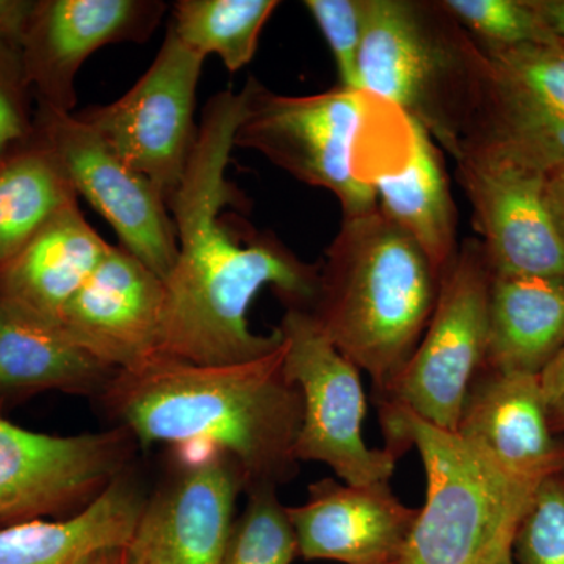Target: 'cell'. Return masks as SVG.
Masks as SVG:
<instances>
[{
	"label": "cell",
	"mask_w": 564,
	"mask_h": 564,
	"mask_svg": "<svg viewBox=\"0 0 564 564\" xmlns=\"http://www.w3.org/2000/svg\"><path fill=\"white\" fill-rule=\"evenodd\" d=\"M147 500L124 473L68 518L0 529V564H80L104 549L124 547L131 544Z\"/></svg>",
	"instance_id": "23"
},
{
	"label": "cell",
	"mask_w": 564,
	"mask_h": 564,
	"mask_svg": "<svg viewBox=\"0 0 564 564\" xmlns=\"http://www.w3.org/2000/svg\"><path fill=\"white\" fill-rule=\"evenodd\" d=\"M33 93L22 69L20 46L0 41V161L35 133Z\"/></svg>",
	"instance_id": "30"
},
{
	"label": "cell",
	"mask_w": 564,
	"mask_h": 564,
	"mask_svg": "<svg viewBox=\"0 0 564 564\" xmlns=\"http://www.w3.org/2000/svg\"><path fill=\"white\" fill-rule=\"evenodd\" d=\"M560 477H562V480L564 481V464H563L562 473H560Z\"/></svg>",
	"instance_id": "37"
},
{
	"label": "cell",
	"mask_w": 564,
	"mask_h": 564,
	"mask_svg": "<svg viewBox=\"0 0 564 564\" xmlns=\"http://www.w3.org/2000/svg\"><path fill=\"white\" fill-rule=\"evenodd\" d=\"M204 61L169 28L154 62L131 90L107 106L74 111L166 204L181 185L198 137L196 90Z\"/></svg>",
	"instance_id": "9"
},
{
	"label": "cell",
	"mask_w": 564,
	"mask_h": 564,
	"mask_svg": "<svg viewBox=\"0 0 564 564\" xmlns=\"http://www.w3.org/2000/svg\"><path fill=\"white\" fill-rule=\"evenodd\" d=\"M392 564H400V563H392Z\"/></svg>",
	"instance_id": "38"
},
{
	"label": "cell",
	"mask_w": 564,
	"mask_h": 564,
	"mask_svg": "<svg viewBox=\"0 0 564 564\" xmlns=\"http://www.w3.org/2000/svg\"><path fill=\"white\" fill-rule=\"evenodd\" d=\"M35 139L50 151L76 195L113 228L120 247L165 281L176 262L177 240L162 193L74 113L36 106Z\"/></svg>",
	"instance_id": "11"
},
{
	"label": "cell",
	"mask_w": 564,
	"mask_h": 564,
	"mask_svg": "<svg viewBox=\"0 0 564 564\" xmlns=\"http://www.w3.org/2000/svg\"><path fill=\"white\" fill-rule=\"evenodd\" d=\"M247 85L236 148L258 151L296 181L332 192L344 218L377 209L372 188L352 173L373 95L339 85L318 95H276L254 77Z\"/></svg>",
	"instance_id": "6"
},
{
	"label": "cell",
	"mask_w": 564,
	"mask_h": 564,
	"mask_svg": "<svg viewBox=\"0 0 564 564\" xmlns=\"http://www.w3.org/2000/svg\"><path fill=\"white\" fill-rule=\"evenodd\" d=\"M441 6L484 50L560 44L530 0H441Z\"/></svg>",
	"instance_id": "27"
},
{
	"label": "cell",
	"mask_w": 564,
	"mask_h": 564,
	"mask_svg": "<svg viewBox=\"0 0 564 564\" xmlns=\"http://www.w3.org/2000/svg\"><path fill=\"white\" fill-rule=\"evenodd\" d=\"M514 564H564V481L560 475L538 486L513 536Z\"/></svg>",
	"instance_id": "28"
},
{
	"label": "cell",
	"mask_w": 564,
	"mask_h": 564,
	"mask_svg": "<svg viewBox=\"0 0 564 564\" xmlns=\"http://www.w3.org/2000/svg\"><path fill=\"white\" fill-rule=\"evenodd\" d=\"M530 3L564 46V0H530Z\"/></svg>",
	"instance_id": "33"
},
{
	"label": "cell",
	"mask_w": 564,
	"mask_h": 564,
	"mask_svg": "<svg viewBox=\"0 0 564 564\" xmlns=\"http://www.w3.org/2000/svg\"><path fill=\"white\" fill-rule=\"evenodd\" d=\"M514 536V534H513ZM513 536L507 538L502 543L489 552L478 564H514L513 562Z\"/></svg>",
	"instance_id": "36"
},
{
	"label": "cell",
	"mask_w": 564,
	"mask_h": 564,
	"mask_svg": "<svg viewBox=\"0 0 564 564\" xmlns=\"http://www.w3.org/2000/svg\"><path fill=\"white\" fill-rule=\"evenodd\" d=\"M248 85L212 96L195 148L169 209L177 258L165 280L163 356L196 366L254 361L282 345L280 329L258 334L248 311L263 288L288 307L313 311L321 263L302 261L273 234L234 229L225 207L240 195L226 177Z\"/></svg>",
	"instance_id": "1"
},
{
	"label": "cell",
	"mask_w": 564,
	"mask_h": 564,
	"mask_svg": "<svg viewBox=\"0 0 564 564\" xmlns=\"http://www.w3.org/2000/svg\"><path fill=\"white\" fill-rule=\"evenodd\" d=\"M117 373L74 343L61 323L0 300V400L46 391L102 399Z\"/></svg>",
	"instance_id": "20"
},
{
	"label": "cell",
	"mask_w": 564,
	"mask_h": 564,
	"mask_svg": "<svg viewBox=\"0 0 564 564\" xmlns=\"http://www.w3.org/2000/svg\"><path fill=\"white\" fill-rule=\"evenodd\" d=\"M144 505L129 552L137 564H221L243 475L223 454L180 455Z\"/></svg>",
	"instance_id": "15"
},
{
	"label": "cell",
	"mask_w": 564,
	"mask_h": 564,
	"mask_svg": "<svg viewBox=\"0 0 564 564\" xmlns=\"http://www.w3.org/2000/svg\"><path fill=\"white\" fill-rule=\"evenodd\" d=\"M366 182L380 210L421 247L441 276L459 251L458 210L433 137L414 121L375 154Z\"/></svg>",
	"instance_id": "19"
},
{
	"label": "cell",
	"mask_w": 564,
	"mask_h": 564,
	"mask_svg": "<svg viewBox=\"0 0 564 564\" xmlns=\"http://www.w3.org/2000/svg\"><path fill=\"white\" fill-rule=\"evenodd\" d=\"M491 270L477 239L459 245L440 276L436 304L421 343L377 402L410 411L437 429L456 432L470 384L484 369Z\"/></svg>",
	"instance_id": "7"
},
{
	"label": "cell",
	"mask_w": 564,
	"mask_h": 564,
	"mask_svg": "<svg viewBox=\"0 0 564 564\" xmlns=\"http://www.w3.org/2000/svg\"><path fill=\"white\" fill-rule=\"evenodd\" d=\"M276 0H177L169 28L196 54H214L237 73L254 58Z\"/></svg>",
	"instance_id": "25"
},
{
	"label": "cell",
	"mask_w": 564,
	"mask_h": 564,
	"mask_svg": "<svg viewBox=\"0 0 564 564\" xmlns=\"http://www.w3.org/2000/svg\"><path fill=\"white\" fill-rule=\"evenodd\" d=\"M165 11L161 0H35L20 54L36 106L74 113L82 65L110 44L150 40Z\"/></svg>",
	"instance_id": "14"
},
{
	"label": "cell",
	"mask_w": 564,
	"mask_h": 564,
	"mask_svg": "<svg viewBox=\"0 0 564 564\" xmlns=\"http://www.w3.org/2000/svg\"><path fill=\"white\" fill-rule=\"evenodd\" d=\"M76 199L79 196L35 133L9 152L0 161V269Z\"/></svg>",
	"instance_id": "24"
},
{
	"label": "cell",
	"mask_w": 564,
	"mask_h": 564,
	"mask_svg": "<svg viewBox=\"0 0 564 564\" xmlns=\"http://www.w3.org/2000/svg\"><path fill=\"white\" fill-rule=\"evenodd\" d=\"M307 492L306 502L288 507L304 560L400 563L419 508L404 505L391 481L356 486L322 478Z\"/></svg>",
	"instance_id": "17"
},
{
	"label": "cell",
	"mask_w": 564,
	"mask_h": 564,
	"mask_svg": "<svg viewBox=\"0 0 564 564\" xmlns=\"http://www.w3.org/2000/svg\"><path fill=\"white\" fill-rule=\"evenodd\" d=\"M303 6L314 18L333 52L339 87H358V58L366 25L367 0H304Z\"/></svg>",
	"instance_id": "29"
},
{
	"label": "cell",
	"mask_w": 564,
	"mask_h": 564,
	"mask_svg": "<svg viewBox=\"0 0 564 564\" xmlns=\"http://www.w3.org/2000/svg\"><path fill=\"white\" fill-rule=\"evenodd\" d=\"M110 247L85 220L76 199L0 269V300L58 322Z\"/></svg>",
	"instance_id": "21"
},
{
	"label": "cell",
	"mask_w": 564,
	"mask_h": 564,
	"mask_svg": "<svg viewBox=\"0 0 564 564\" xmlns=\"http://www.w3.org/2000/svg\"><path fill=\"white\" fill-rule=\"evenodd\" d=\"M564 348V278L492 274L484 369L541 375Z\"/></svg>",
	"instance_id": "22"
},
{
	"label": "cell",
	"mask_w": 564,
	"mask_h": 564,
	"mask_svg": "<svg viewBox=\"0 0 564 564\" xmlns=\"http://www.w3.org/2000/svg\"><path fill=\"white\" fill-rule=\"evenodd\" d=\"M549 422L558 436H564V348L540 375Z\"/></svg>",
	"instance_id": "31"
},
{
	"label": "cell",
	"mask_w": 564,
	"mask_h": 564,
	"mask_svg": "<svg viewBox=\"0 0 564 564\" xmlns=\"http://www.w3.org/2000/svg\"><path fill=\"white\" fill-rule=\"evenodd\" d=\"M135 448L121 426L55 436L0 417V524L84 510L126 473Z\"/></svg>",
	"instance_id": "12"
},
{
	"label": "cell",
	"mask_w": 564,
	"mask_h": 564,
	"mask_svg": "<svg viewBox=\"0 0 564 564\" xmlns=\"http://www.w3.org/2000/svg\"><path fill=\"white\" fill-rule=\"evenodd\" d=\"M486 55L441 0H367L358 90L395 104L454 158Z\"/></svg>",
	"instance_id": "5"
},
{
	"label": "cell",
	"mask_w": 564,
	"mask_h": 564,
	"mask_svg": "<svg viewBox=\"0 0 564 564\" xmlns=\"http://www.w3.org/2000/svg\"><path fill=\"white\" fill-rule=\"evenodd\" d=\"M547 195L564 236V169L549 176Z\"/></svg>",
	"instance_id": "34"
},
{
	"label": "cell",
	"mask_w": 564,
	"mask_h": 564,
	"mask_svg": "<svg viewBox=\"0 0 564 564\" xmlns=\"http://www.w3.org/2000/svg\"><path fill=\"white\" fill-rule=\"evenodd\" d=\"M278 329L285 373L302 393L296 462L326 464L347 485L391 481L400 456L364 440L361 370L334 347L311 311L288 307Z\"/></svg>",
	"instance_id": "8"
},
{
	"label": "cell",
	"mask_w": 564,
	"mask_h": 564,
	"mask_svg": "<svg viewBox=\"0 0 564 564\" xmlns=\"http://www.w3.org/2000/svg\"><path fill=\"white\" fill-rule=\"evenodd\" d=\"M276 491V486L248 489L247 507L234 521L221 564H292L299 545Z\"/></svg>",
	"instance_id": "26"
},
{
	"label": "cell",
	"mask_w": 564,
	"mask_h": 564,
	"mask_svg": "<svg viewBox=\"0 0 564 564\" xmlns=\"http://www.w3.org/2000/svg\"><path fill=\"white\" fill-rule=\"evenodd\" d=\"M163 311L165 281L111 245L58 323L93 358L117 372H132L163 356Z\"/></svg>",
	"instance_id": "16"
},
{
	"label": "cell",
	"mask_w": 564,
	"mask_h": 564,
	"mask_svg": "<svg viewBox=\"0 0 564 564\" xmlns=\"http://www.w3.org/2000/svg\"><path fill=\"white\" fill-rule=\"evenodd\" d=\"M35 0H0V41L20 46Z\"/></svg>",
	"instance_id": "32"
},
{
	"label": "cell",
	"mask_w": 564,
	"mask_h": 564,
	"mask_svg": "<svg viewBox=\"0 0 564 564\" xmlns=\"http://www.w3.org/2000/svg\"><path fill=\"white\" fill-rule=\"evenodd\" d=\"M386 448L421 455L425 505L419 508L400 564H478L513 536L538 486L514 477L458 433L377 402Z\"/></svg>",
	"instance_id": "4"
},
{
	"label": "cell",
	"mask_w": 564,
	"mask_h": 564,
	"mask_svg": "<svg viewBox=\"0 0 564 564\" xmlns=\"http://www.w3.org/2000/svg\"><path fill=\"white\" fill-rule=\"evenodd\" d=\"M140 447L172 444L180 455L223 454L245 492L280 486L296 470L302 393L284 369V344L254 361L196 366L161 356L118 372L102 395Z\"/></svg>",
	"instance_id": "2"
},
{
	"label": "cell",
	"mask_w": 564,
	"mask_h": 564,
	"mask_svg": "<svg viewBox=\"0 0 564 564\" xmlns=\"http://www.w3.org/2000/svg\"><path fill=\"white\" fill-rule=\"evenodd\" d=\"M80 564H137L135 560L129 552L128 545L124 547H110L96 552Z\"/></svg>",
	"instance_id": "35"
},
{
	"label": "cell",
	"mask_w": 564,
	"mask_h": 564,
	"mask_svg": "<svg viewBox=\"0 0 564 564\" xmlns=\"http://www.w3.org/2000/svg\"><path fill=\"white\" fill-rule=\"evenodd\" d=\"M484 52V79L455 155L492 152L547 176L564 169L563 44Z\"/></svg>",
	"instance_id": "10"
},
{
	"label": "cell",
	"mask_w": 564,
	"mask_h": 564,
	"mask_svg": "<svg viewBox=\"0 0 564 564\" xmlns=\"http://www.w3.org/2000/svg\"><path fill=\"white\" fill-rule=\"evenodd\" d=\"M454 161L491 273L564 278L547 174L492 152L463 151Z\"/></svg>",
	"instance_id": "13"
},
{
	"label": "cell",
	"mask_w": 564,
	"mask_h": 564,
	"mask_svg": "<svg viewBox=\"0 0 564 564\" xmlns=\"http://www.w3.org/2000/svg\"><path fill=\"white\" fill-rule=\"evenodd\" d=\"M440 276L417 243L377 207L344 218L321 263L314 317L383 392L421 343Z\"/></svg>",
	"instance_id": "3"
},
{
	"label": "cell",
	"mask_w": 564,
	"mask_h": 564,
	"mask_svg": "<svg viewBox=\"0 0 564 564\" xmlns=\"http://www.w3.org/2000/svg\"><path fill=\"white\" fill-rule=\"evenodd\" d=\"M529 484L560 475L564 436L549 422L540 375L481 369L470 384L456 432Z\"/></svg>",
	"instance_id": "18"
}]
</instances>
